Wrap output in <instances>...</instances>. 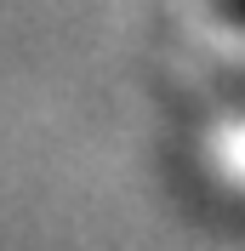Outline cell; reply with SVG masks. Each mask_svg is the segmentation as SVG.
<instances>
[{"instance_id":"cell-1","label":"cell","mask_w":245,"mask_h":251,"mask_svg":"<svg viewBox=\"0 0 245 251\" xmlns=\"http://www.w3.org/2000/svg\"><path fill=\"white\" fill-rule=\"evenodd\" d=\"M211 6H217V17H222V23L245 29V0H211Z\"/></svg>"}]
</instances>
